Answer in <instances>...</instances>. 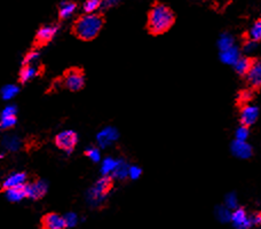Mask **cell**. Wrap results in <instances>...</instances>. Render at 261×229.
Here are the masks:
<instances>
[{
    "instance_id": "obj_1",
    "label": "cell",
    "mask_w": 261,
    "mask_h": 229,
    "mask_svg": "<svg viewBox=\"0 0 261 229\" xmlns=\"http://www.w3.org/2000/svg\"><path fill=\"white\" fill-rule=\"evenodd\" d=\"M175 16L170 7L163 4H155L148 14L147 28L153 36L165 34L172 28Z\"/></svg>"
},
{
    "instance_id": "obj_2",
    "label": "cell",
    "mask_w": 261,
    "mask_h": 229,
    "mask_svg": "<svg viewBox=\"0 0 261 229\" xmlns=\"http://www.w3.org/2000/svg\"><path fill=\"white\" fill-rule=\"evenodd\" d=\"M104 24L101 14H85L77 18L72 25V34L80 40L91 41L98 37Z\"/></svg>"
},
{
    "instance_id": "obj_3",
    "label": "cell",
    "mask_w": 261,
    "mask_h": 229,
    "mask_svg": "<svg viewBox=\"0 0 261 229\" xmlns=\"http://www.w3.org/2000/svg\"><path fill=\"white\" fill-rule=\"evenodd\" d=\"M62 88L70 92H79L85 86V71L83 68L71 67L64 70L63 75L60 77Z\"/></svg>"
},
{
    "instance_id": "obj_4",
    "label": "cell",
    "mask_w": 261,
    "mask_h": 229,
    "mask_svg": "<svg viewBox=\"0 0 261 229\" xmlns=\"http://www.w3.org/2000/svg\"><path fill=\"white\" fill-rule=\"evenodd\" d=\"M112 188H114V179L109 176H103V178L100 179L89 192V199L93 204H100L107 197Z\"/></svg>"
},
{
    "instance_id": "obj_5",
    "label": "cell",
    "mask_w": 261,
    "mask_h": 229,
    "mask_svg": "<svg viewBox=\"0 0 261 229\" xmlns=\"http://www.w3.org/2000/svg\"><path fill=\"white\" fill-rule=\"evenodd\" d=\"M59 27L54 24H46L38 29L36 36H35L34 43H32V50L38 51L40 48L47 46L52 40L54 39L57 34Z\"/></svg>"
},
{
    "instance_id": "obj_6",
    "label": "cell",
    "mask_w": 261,
    "mask_h": 229,
    "mask_svg": "<svg viewBox=\"0 0 261 229\" xmlns=\"http://www.w3.org/2000/svg\"><path fill=\"white\" fill-rule=\"evenodd\" d=\"M54 143L59 149L71 153L78 143V135L73 131L61 132L54 138Z\"/></svg>"
},
{
    "instance_id": "obj_7",
    "label": "cell",
    "mask_w": 261,
    "mask_h": 229,
    "mask_svg": "<svg viewBox=\"0 0 261 229\" xmlns=\"http://www.w3.org/2000/svg\"><path fill=\"white\" fill-rule=\"evenodd\" d=\"M45 72V66L40 62L31 63V64H24L22 66L20 72H18V83L21 85H24L34 79L35 77L43 76Z\"/></svg>"
},
{
    "instance_id": "obj_8",
    "label": "cell",
    "mask_w": 261,
    "mask_h": 229,
    "mask_svg": "<svg viewBox=\"0 0 261 229\" xmlns=\"http://www.w3.org/2000/svg\"><path fill=\"white\" fill-rule=\"evenodd\" d=\"M25 192H27V197L38 201L41 199L47 193V185L43 180H40L36 176L31 182L25 183Z\"/></svg>"
},
{
    "instance_id": "obj_9",
    "label": "cell",
    "mask_w": 261,
    "mask_h": 229,
    "mask_svg": "<svg viewBox=\"0 0 261 229\" xmlns=\"http://www.w3.org/2000/svg\"><path fill=\"white\" fill-rule=\"evenodd\" d=\"M40 228L41 229H67L68 225L66 218L60 215L59 213H50L45 214L40 220Z\"/></svg>"
},
{
    "instance_id": "obj_10",
    "label": "cell",
    "mask_w": 261,
    "mask_h": 229,
    "mask_svg": "<svg viewBox=\"0 0 261 229\" xmlns=\"http://www.w3.org/2000/svg\"><path fill=\"white\" fill-rule=\"evenodd\" d=\"M231 221L235 226V229H250L252 226V219L249 218L246 211L244 209H236L231 213Z\"/></svg>"
},
{
    "instance_id": "obj_11",
    "label": "cell",
    "mask_w": 261,
    "mask_h": 229,
    "mask_svg": "<svg viewBox=\"0 0 261 229\" xmlns=\"http://www.w3.org/2000/svg\"><path fill=\"white\" fill-rule=\"evenodd\" d=\"M16 107L15 106H8L1 112V118H0V127L4 130H11L16 125Z\"/></svg>"
},
{
    "instance_id": "obj_12",
    "label": "cell",
    "mask_w": 261,
    "mask_h": 229,
    "mask_svg": "<svg viewBox=\"0 0 261 229\" xmlns=\"http://www.w3.org/2000/svg\"><path fill=\"white\" fill-rule=\"evenodd\" d=\"M258 115H259V110H258L257 107L250 105H245L243 108L241 109V123L243 126L249 127L251 125L254 124L258 118Z\"/></svg>"
},
{
    "instance_id": "obj_13",
    "label": "cell",
    "mask_w": 261,
    "mask_h": 229,
    "mask_svg": "<svg viewBox=\"0 0 261 229\" xmlns=\"http://www.w3.org/2000/svg\"><path fill=\"white\" fill-rule=\"evenodd\" d=\"M246 79L249 85L252 88H260L261 87V60L254 59L250 71L247 72Z\"/></svg>"
},
{
    "instance_id": "obj_14",
    "label": "cell",
    "mask_w": 261,
    "mask_h": 229,
    "mask_svg": "<svg viewBox=\"0 0 261 229\" xmlns=\"http://www.w3.org/2000/svg\"><path fill=\"white\" fill-rule=\"evenodd\" d=\"M27 179H28V174L25 172H18V173L12 174V176H8V178L4 181V183H2L1 192H7L8 189L16 188V187L24 185L25 181H27Z\"/></svg>"
},
{
    "instance_id": "obj_15",
    "label": "cell",
    "mask_w": 261,
    "mask_h": 229,
    "mask_svg": "<svg viewBox=\"0 0 261 229\" xmlns=\"http://www.w3.org/2000/svg\"><path fill=\"white\" fill-rule=\"evenodd\" d=\"M233 153L237 157L241 158H249L252 155V148L247 144L245 141L236 140L233 143Z\"/></svg>"
},
{
    "instance_id": "obj_16",
    "label": "cell",
    "mask_w": 261,
    "mask_h": 229,
    "mask_svg": "<svg viewBox=\"0 0 261 229\" xmlns=\"http://www.w3.org/2000/svg\"><path fill=\"white\" fill-rule=\"evenodd\" d=\"M254 59L252 57H240L236 62H235V70L238 75L246 76L247 72L250 71L251 67H252Z\"/></svg>"
},
{
    "instance_id": "obj_17",
    "label": "cell",
    "mask_w": 261,
    "mask_h": 229,
    "mask_svg": "<svg viewBox=\"0 0 261 229\" xmlns=\"http://www.w3.org/2000/svg\"><path fill=\"white\" fill-rule=\"evenodd\" d=\"M117 137H118L117 131L114 130V128H107V130L102 131L101 133L98 135L100 146L101 147L108 146V144H110L112 141H115Z\"/></svg>"
},
{
    "instance_id": "obj_18",
    "label": "cell",
    "mask_w": 261,
    "mask_h": 229,
    "mask_svg": "<svg viewBox=\"0 0 261 229\" xmlns=\"http://www.w3.org/2000/svg\"><path fill=\"white\" fill-rule=\"evenodd\" d=\"M21 144V140L18 139L16 135H5L1 140V146L4 149L8 150V151H16L20 148Z\"/></svg>"
},
{
    "instance_id": "obj_19",
    "label": "cell",
    "mask_w": 261,
    "mask_h": 229,
    "mask_svg": "<svg viewBox=\"0 0 261 229\" xmlns=\"http://www.w3.org/2000/svg\"><path fill=\"white\" fill-rule=\"evenodd\" d=\"M6 196L11 202H20L24 197H27V192H25V183L16 188L8 189L6 192Z\"/></svg>"
},
{
    "instance_id": "obj_20",
    "label": "cell",
    "mask_w": 261,
    "mask_h": 229,
    "mask_svg": "<svg viewBox=\"0 0 261 229\" xmlns=\"http://www.w3.org/2000/svg\"><path fill=\"white\" fill-rule=\"evenodd\" d=\"M77 8V5L72 1H63L60 5L59 8V16L61 20H66V18H70L73 13H75Z\"/></svg>"
},
{
    "instance_id": "obj_21",
    "label": "cell",
    "mask_w": 261,
    "mask_h": 229,
    "mask_svg": "<svg viewBox=\"0 0 261 229\" xmlns=\"http://www.w3.org/2000/svg\"><path fill=\"white\" fill-rule=\"evenodd\" d=\"M240 54H238V51L236 47H231L227 51H222L221 52V59L224 62L229 63V64H235V62L240 59Z\"/></svg>"
},
{
    "instance_id": "obj_22",
    "label": "cell",
    "mask_w": 261,
    "mask_h": 229,
    "mask_svg": "<svg viewBox=\"0 0 261 229\" xmlns=\"http://www.w3.org/2000/svg\"><path fill=\"white\" fill-rule=\"evenodd\" d=\"M128 171H130V169H128L127 164L124 160H118L117 166L114 170V176L119 180H124L127 178Z\"/></svg>"
},
{
    "instance_id": "obj_23",
    "label": "cell",
    "mask_w": 261,
    "mask_h": 229,
    "mask_svg": "<svg viewBox=\"0 0 261 229\" xmlns=\"http://www.w3.org/2000/svg\"><path fill=\"white\" fill-rule=\"evenodd\" d=\"M102 6V0H86L84 4V11L86 14H93Z\"/></svg>"
},
{
    "instance_id": "obj_24",
    "label": "cell",
    "mask_w": 261,
    "mask_h": 229,
    "mask_svg": "<svg viewBox=\"0 0 261 229\" xmlns=\"http://www.w3.org/2000/svg\"><path fill=\"white\" fill-rule=\"evenodd\" d=\"M18 93V87L16 85H6L1 88V96L4 100H11Z\"/></svg>"
},
{
    "instance_id": "obj_25",
    "label": "cell",
    "mask_w": 261,
    "mask_h": 229,
    "mask_svg": "<svg viewBox=\"0 0 261 229\" xmlns=\"http://www.w3.org/2000/svg\"><path fill=\"white\" fill-rule=\"evenodd\" d=\"M219 47H220V51H227L229 48L234 47V39L233 37L229 36V35H222L220 39H219Z\"/></svg>"
},
{
    "instance_id": "obj_26",
    "label": "cell",
    "mask_w": 261,
    "mask_h": 229,
    "mask_svg": "<svg viewBox=\"0 0 261 229\" xmlns=\"http://www.w3.org/2000/svg\"><path fill=\"white\" fill-rule=\"evenodd\" d=\"M117 162L118 160L112 159V158H107L102 164V170L101 172L103 176H109V173L114 172V170L117 166Z\"/></svg>"
},
{
    "instance_id": "obj_27",
    "label": "cell",
    "mask_w": 261,
    "mask_h": 229,
    "mask_svg": "<svg viewBox=\"0 0 261 229\" xmlns=\"http://www.w3.org/2000/svg\"><path fill=\"white\" fill-rule=\"evenodd\" d=\"M250 40L259 41L261 40V18L252 25L250 30Z\"/></svg>"
},
{
    "instance_id": "obj_28",
    "label": "cell",
    "mask_w": 261,
    "mask_h": 229,
    "mask_svg": "<svg viewBox=\"0 0 261 229\" xmlns=\"http://www.w3.org/2000/svg\"><path fill=\"white\" fill-rule=\"evenodd\" d=\"M36 62H39V53H38V51L31 50L24 55V59L23 61H22V66H24V64L36 63Z\"/></svg>"
},
{
    "instance_id": "obj_29",
    "label": "cell",
    "mask_w": 261,
    "mask_h": 229,
    "mask_svg": "<svg viewBox=\"0 0 261 229\" xmlns=\"http://www.w3.org/2000/svg\"><path fill=\"white\" fill-rule=\"evenodd\" d=\"M85 156H87L88 158H91V159L93 160V162H99L100 160V151L98 148L95 147H89L87 148V149L85 150Z\"/></svg>"
},
{
    "instance_id": "obj_30",
    "label": "cell",
    "mask_w": 261,
    "mask_h": 229,
    "mask_svg": "<svg viewBox=\"0 0 261 229\" xmlns=\"http://www.w3.org/2000/svg\"><path fill=\"white\" fill-rule=\"evenodd\" d=\"M247 135H249V127L242 126L236 131V140L238 141H245Z\"/></svg>"
},
{
    "instance_id": "obj_31",
    "label": "cell",
    "mask_w": 261,
    "mask_h": 229,
    "mask_svg": "<svg viewBox=\"0 0 261 229\" xmlns=\"http://www.w3.org/2000/svg\"><path fill=\"white\" fill-rule=\"evenodd\" d=\"M141 173H142V171L138 166H132L130 167V171H128V176H130L132 179H138L139 176H141Z\"/></svg>"
},
{
    "instance_id": "obj_32",
    "label": "cell",
    "mask_w": 261,
    "mask_h": 229,
    "mask_svg": "<svg viewBox=\"0 0 261 229\" xmlns=\"http://www.w3.org/2000/svg\"><path fill=\"white\" fill-rule=\"evenodd\" d=\"M218 217L222 221H227L230 219L231 213H229V212H228L227 210H225V209H219L218 210Z\"/></svg>"
},
{
    "instance_id": "obj_33",
    "label": "cell",
    "mask_w": 261,
    "mask_h": 229,
    "mask_svg": "<svg viewBox=\"0 0 261 229\" xmlns=\"http://www.w3.org/2000/svg\"><path fill=\"white\" fill-rule=\"evenodd\" d=\"M64 218H66L68 227H73L77 224V215L75 213H68Z\"/></svg>"
},
{
    "instance_id": "obj_34",
    "label": "cell",
    "mask_w": 261,
    "mask_h": 229,
    "mask_svg": "<svg viewBox=\"0 0 261 229\" xmlns=\"http://www.w3.org/2000/svg\"><path fill=\"white\" fill-rule=\"evenodd\" d=\"M254 46H256V41H252V40H250V39H247L245 43H244L243 45V48H244V51H246V52H250V51H252Z\"/></svg>"
},
{
    "instance_id": "obj_35",
    "label": "cell",
    "mask_w": 261,
    "mask_h": 229,
    "mask_svg": "<svg viewBox=\"0 0 261 229\" xmlns=\"http://www.w3.org/2000/svg\"><path fill=\"white\" fill-rule=\"evenodd\" d=\"M119 0H102V6L105 8L111 7V6H114L117 4Z\"/></svg>"
},
{
    "instance_id": "obj_36",
    "label": "cell",
    "mask_w": 261,
    "mask_h": 229,
    "mask_svg": "<svg viewBox=\"0 0 261 229\" xmlns=\"http://www.w3.org/2000/svg\"><path fill=\"white\" fill-rule=\"evenodd\" d=\"M227 205H228V208H230V209H234L235 206H236V199H235L234 196H230V197H228Z\"/></svg>"
},
{
    "instance_id": "obj_37",
    "label": "cell",
    "mask_w": 261,
    "mask_h": 229,
    "mask_svg": "<svg viewBox=\"0 0 261 229\" xmlns=\"http://www.w3.org/2000/svg\"><path fill=\"white\" fill-rule=\"evenodd\" d=\"M252 222L253 224H258V225H261V213H258L253 217L252 219Z\"/></svg>"
},
{
    "instance_id": "obj_38",
    "label": "cell",
    "mask_w": 261,
    "mask_h": 229,
    "mask_svg": "<svg viewBox=\"0 0 261 229\" xmlns=\"http://www.w3.org/2000/svg\"><path fill=\"white\" fill-rule=\"evenodd\" d=\"M0 158H2V154L1 153H0Z\"/></svg>"
}]
</instances>
